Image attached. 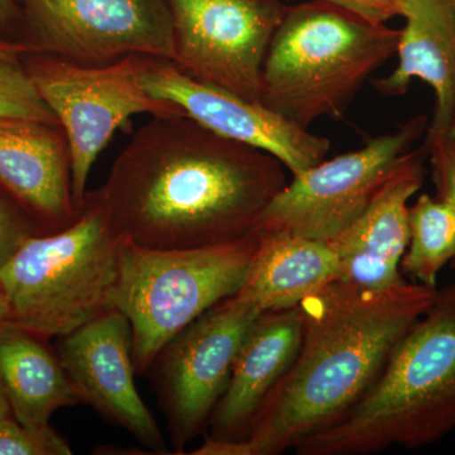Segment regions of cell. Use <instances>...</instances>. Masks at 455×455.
Instances as JSON below:
<instances>
[{
	"instance_id": "5b68a950",
	"label": "cell",
	"mask_w": 455,
	"mask_h": 455,
	"mask_svg": "<svg viewBox=\"0 0 455 455\" xmlns=\"http://www.w3.org/2000/svg\"><path fill=\"white\" fill-rule=\"evenodd\" d=\"M122 243L86 193L74 223L29 236L0 267L9 320L47 340L113 310Z\"/></svg>"
},
{
	"instance_id": "44dd1931",
	"label": "cell",
	"mask_w": 455,
	"mask_h": 455,
	"mask_svg": "<svg viewBox=\"0 0 455 455\" xmlns=\"http://www.w3.org/2000/svg\"><path fill=\"white\" fill-rule=\"evenodd\" d=\"M0 118L57 122L20 59L0 57Z\"/></svg>"
},
{
	"instance_id": "e0dca14e",
	"label": "cell",
	"mask_w": 455,
	"mask_h": 455,
	"mask_svg": "<svg viewBox=\"0 0 455 455\" xmlns=\"http://www.w3.org/2000/svg\"><path fill=\"white\" fill-rule=\"evenodd\" d=\"M300 307L263 311L245 334L232 376L212 411L206 438L235 442L247 436L254 418L298 355Z\"/></svg>"
},
{
	"instance_id": "d4e9b609",
	"label": "cell",
	"mask_w": 455,
	"mask_h": 455,
	"mask_svg": "<svg viewBox=\"0 0 455 455\" xmlns=\"http://www.w3.org/2000/svg\"><path fill=\"white\" fill-rule=\"evenodd\" d=\"M323 2L346 9L350 13L377 25H386L392 18L401 17L397 0H323Z\"/></svg>"
},
{
	"instance_id": "ba28073f",
	"label": "cell",
	"mask_w": 455,
	"mask_h": 455,
	"mask_svg": "<svg viewBox=\"0 0 455 455\" xmlns=\"http://www.w3.org/2000/svg\"><path fill=\"white\" fill-rule=\"evenodd\" d=\"M17 44L28 53L103 66L130 55L172 61L167 0H16Z\"/></svg>"
},
{
	"instance_id": "6da1fadb",
	"label": "cell",
	"mask_w": 455,
	"mask_h": 455,
	"mask_svg": "<svg viewBox=\"0 0 455 455\" xmlns=\"http://www.w3.org/2000/svg\"><path fill=\"white\" fill-rule=\"evenodd\" d=\"M268 152L187 116H152L132 137L103 187L88 191L123 241L197 250L253 235L287 185Z\"/></svg>"
},
{
	"instance_id": "1f68e13d",
	"label": "cell",
	"mask_w": 455,
	"mask_h": 455,
	"mask_svg": "<svg viewBox=\"0 0 455 455\" xmlns=\"http://www.w3.org/2000/svg\"><path fill=\"white\" fill-rule=\"evenodd\" d=\"M454 3H455V0H454Z\"/></svg>"
},
{
	"instance_id": "cb8c5ba5",
	"label": "cell",
	"mask_w": 455,
	"mask_h": 455,
	"mask_svg": "<svg viewBox=\"0 0 455 455\" xmlns=\"http://www.w3.org/2000/svg\"><path fill=\"white\" fill-rule=\"evenodd\" d=\"M438 199L455 206V151L451 145L429 154Z\"/></svg>"
},
{
	"instance_id": "7c38bea8",
	"label": "cell",
	"mask_w": 455,
	"mask_h": 455,
	"mask_svg": "<svg viewBox=\"0 0 455 455\" xmlns=\"http://www.w3.org/2000/svg\"><path fill=\"white\" fill-rule=\"evenodd\" d=\"M143 85L204 127L278 158L292 176L325 160L331 140L299 127L259 101L199 82L171 60L149 57Z\"/></svg>"
},
{
	"instance_id": "30bf717a",
	"label": "cell",
	"mask_w": 455,
	"mask_h": 455,
	"mask_svg": "<svg viewBox=\"0 0 455 455\" xmlns=\"http://www.w3.org/2000/svg\"><path fill=\"white\" fill-rule=\"evenodd\" d=\"M262 313L235 293L180 331L155 358L148 372L175 454H184L208 429L245 334Z\"/></svg>"
},
{
	"instance_id": "8fae6325",
	"label": "cell",
	"mask_w": 455,
	"mask_h": 455,
	"mask_svg": "<svg viewBox=\"0 0 455 455\" xmlns=\"http://www.w3.org/2000/svg\"><path fill=\"white\" fill-rule=\"evenodd\" d=\"M286 0H167L180 70L199 82L259 101L272 37Z\"/></svg>"
},
{
	"instance_id": "d6986e66",
	"label": "cell",
	"mask_w": 455,
	"mask_h": 455,
	"mask_svg": "<svg viewBox=\"0 0 455 455\" xmlns=\"http://www.w3.org/2000/svg\"><path fill=\"white\" fill-rule=\"evenodd\" d=\"M44 341L11 320L0 326V386L12 416L26 427H46L57 410L82 403Z\"/></svg>"
},
{
	"instance_id": "ffe728a7",
	"label": "cell",
	"mask_w": 455,
	"mask_h": 455,
	"mask_svg": "<svg viewBox=\"0 0 455 455\" xmlns=\"http://www.w3.org/2000/svg\"><path fill=\"white\" fill-rule=\"evenodd\" d=\"M409 226L401 269L412 283L436 289L440 272L455 259V206L424 194L409 208Z\"/></svg>"
},
{
	"instance_id": "4fadbf2b",
	"label": "cell",
	"mask_w": 455,
	"mask_h": 455,
	"mask_svg": "<svg viewBox=\"0 0 455 455\" xmlns=\"http://www.w3.org/2000/svg\"><path fill=\"white\" fill-rule=\"evenodd\" d=\"M57 355L82 403L131 433L149 453L170 454L134 382L133 337L124 314L107 311L60 337Z\"/></svg>"
},
{
	"instance_id": "3957f363",
	"label": "cell",
	"mask_w": 455,
	"mask_h": 455,
	"mask_svg": "<svg viewBox=\"0 0 455 455\" xmlns=\"http://www.w3.org/2000/svg\"><path fill=\"white\" fill-rule=\"evenodd\" d=\"M455 430V284L436 289L395 344L379 377L299 455H368L435 444Z\"/></svg>"
},
{
	"instance_id": "7a4b0ae2",
	"label": "cell",
	"mask_w": 455,
	"mask_h": 455,
	"mask_svg": "<svg viewBox=\"0 0 455 455\" xmlns=\"http://www.w3.org/2000/svg\"><path fill=\"white\" fill-rule=\"evenodd\" d=\"M436 289L405 281L368 290L341 281L299 304L298 355L235 442L205 438L194 455H277L331 427L363 396L395 344L433 301Z\"/></svg>"
},
{
	"instance_id": "f1b7e54d",
	"label": "cell",
	"mask_w": 455,
	"mask_h": 455,
	"mask_svg": "<svg viewBox=\"0 0 455 455\" xmlns=\"http://www.w3.org/2000/svg\"><path fill=\"white\" fill-rule=\"evenodd\" d=\"M11 415V406H9V403L7 397H5L4 391H3L2 386H0V419H4Z\"/></svg>"
},
{
	"instance_id": "f546056e",
	"label": "cell",
	"mask_w": 455,
	"mask_h": 455,
	"mask_svg": "<svg viewBox=\"0 0 455 455\" xmlns=\"http://www.w3.org/2000/svg\"><path fill=\"white\" fill-rule=\"evenodd\" d=\"M448 143L455 151V125L453 127V130L451 131V134H449Z\"/></svg>"
},
{
	"instance_id": "83f0119b",
	"label": "cell",
	"mask_w": 455,
	"mask_h": 455,
	"mask_svg": "<svg viewBox=\"0 0 455 455\" xmlns=\"http://www.w3.org/2000/svg\"><path fill=\"white\" fill-rule=\"evenodd\" d=\"M11 319V310H9V304L5 293L0 286V326L5 324Z\"/></svg>"
},
{
	"instance_id": "8992f818",
	"label": "cell",
	"mask_w": 455,
	"mask_h": 455,
	"mask_svg": "<svg viewBox=\"0 0 455 455\" xmlns=\"http://www.w3.org/2000/svg\"><path fill=\"white\" fill-rule=\"evenodd\" d=\"M259 245V233L197 250H148L123 241L113 309L130 320L136 372L180 331L235 296Z\"/></svg>"
},
{
	"instance_id": "4dcf8cb0",
	"label": "cell",
	"mask_w": 455,
	"mask_h": 455,
	"mask_svg": "<svg viewBox=\"0 0 455 455\" xmlns=\"http://www.w3.org/2000/svg\"><path fill=\"white\" fill-rule=\"evenodd\" d=\"M451 262H453V266H454V268H455V259L453 260H451Z\"/></svg>"
},
{
	"instance_id": "9c48e42d",
	"label": "cell",
	"mask_w": 455,
	"mask_h": 455,
	"mask_svg": "<svg viewBox=\"0 0 455 455\" xmlns=\"http://www.w3.org/2000/svg\"><path fill=\"white\" fill-rule=\"evenodd\" d=\"M427 127V116H415L357 151L322 161L293 176L263 212L257 233L331 241L364 212Z\"/></svg>"
},
{
	"instance_id": "603a6c76",
	"label": "cell",
	"mask_w": 455,
	"mask_h": 455,
	"mask_svg": "<svg viewBox=\"0 0 455 455\" xmlns=\"http://www.w3.org/2000/svg\"><path fill=\"white\" fill-rule=\"evenodd\" d=\"M35 235H44V232L31 215L0 188V267L27 238Z\"/></svg>"
},
{
	"instance_id": "ac0fdd59",
	"label": "cell",
	"mask_w": 455,
	"mask_h": 455,
	"mask_svg": "<svg viewBox=\"0 0 455 455\" xmlns=\"http://www.w3.org/2000/svg\"><path fill=\"white\" fill-rule=\"evenodd\" d=\"M339 278V259L328 242L259 233V245L236 295L260 311L287 309Z\"/></svg>"
},
{
	"instance_id": "7402d4cb",
	"label": "cell",
	"mask_w": 455,
	"mask_h": 455,
	"mask_svg": "<svg viewBox=\"0 0 455 455\" xmlns=\"http://www.w3.org/2000/svg\"><path fill=\"white\" fill-rule=\"evenodd\" d=\"M70 445L51 425L26 427L13 416L0 419V455H71Z\"/></svg>"
},
{
	"instance_id": "2e32d148",
	"label": "cell",
	"mask_w": 455,
	"mask_h": 455,
	"mask_svg": "<svg viewBox=\"0 0 455 455\" xmlns=\"http://www.w3.org/2000/svg\"><path fill=\"white\" fill-rule=\"evenodd\" d=\"M406 25L398 38V65L374 80L386 97L406 94L412 79L429 84L435 94L433 121L425 145L430 152L447 146L455 125L454 0H397Z\"/></svg>"
},
{
	"instance_id": "5bb4252c",
	"label": "cell",
	"mask_w": 455,
	"mask_h": 455,
	"mask_svg": "<svg viewBox=\"0 0 455 455\" xmlns=\"http://www.w3.org/2000/svg\"><path fill=\"white\" fill-rule=\"evenodd\" d=\"M429 148L411 149L364 212L328 242L340 263L341 283L386 290L405 283L401 262L410 242L409 200L423 187Z\"/></svg>"
},
{
	"instance_id": "9a60e30c",
	"label": "cell",
	"mask_w": 455,
	"mask_h": 455,
	"mask_svg": "<svg viewBox=\"0 0 455 455\" xmlns=\"http://www.w3.org/2000/svg\"><path fill=\"white\" fill-rule=\"evenodd\" d=\"M0 188L44 233L77 220L70 143L59 123L0 118Z\"/></svg>"
},
{
	"instance_id": "484cf974",
	"label": "cell",
	"mask_w": 455,
	"mask_h": 455,
	"mask_svg": "<svg viewBox=\"0 0 455 455\" xmlns=\"http://www.w3.org/2000/svg\"><path fill=\"white\" fill-rule=\"evenodd\" d=\"M17 26L16 0H0V40L16 42Z\"/></svg>"
},
{
	"instance_id": "4316f807",
	"label": "cell",
	"mask_w": 455,
	"mask_h": 455,
	"mask_svg": "<svg viewBox=\"0 0 455 455\" xmlns=\"http://www.w3.org/2000/svg\"><path fill=\"white\" fill-rule=\"evenodd\" d=\"M25 46L17 42L0 40V57H9V59H20L23 55H27Z\"/></svg>"
},
{
	"instance_id": "52a82bcc",
	"label": "cell",
	"mask_w": 455,
	"mask_h": 455,
	"mask_svg": "<svg viewBox=\"0 0 455 455\" xmlns=\"http://www.w3.org/2000/svg\"><path fill=\"white\" fill-rule=\"evenodd\" d=\"M149 57L130 55L109 65L85 66L40 53L22 56L38 94L70 143L73 196L80 212L98 156L132 116H184L178 107L147 92L143 74Z\"/></svg>"
},
{
	"instance_id": "277c9868",
	"label": "cell",
	"mask_w": 455,
	"mask_h": 455,
	"mask_svg": "<svg viewBox=\"0 0 455 455\" xmlns=\"http://www.w3.org/2000/svg\"><path fill=\"white\" fill-rule=\"evenodd\" d=\"M400 32L323 0L289 5L263 64L260 103L305 130L343 118L368 77L397 52Z\"/></svg>"
}]
</instances>
